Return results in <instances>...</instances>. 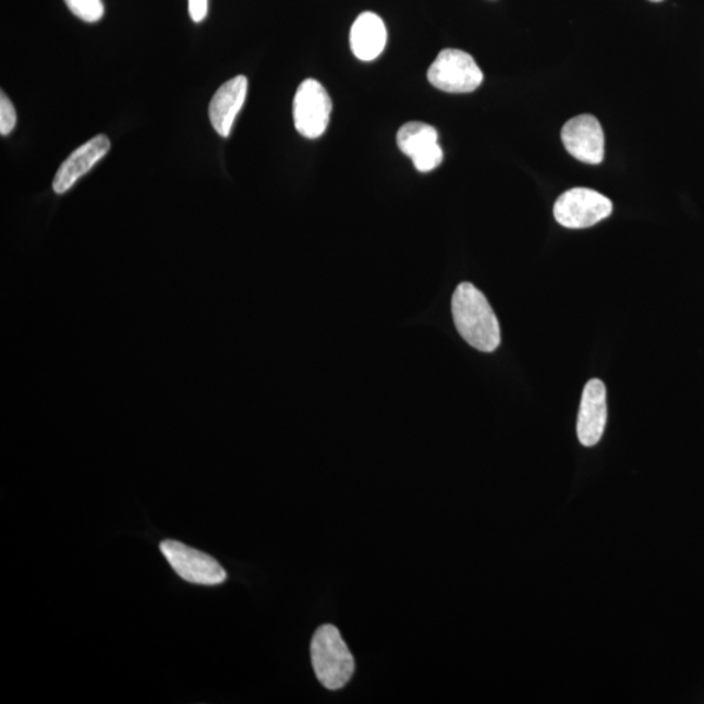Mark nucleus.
<instances>
[{
  "label": "nucleus",
  "instance_id": "1",
  "mask_svg": "<svg viewBox=\"0 0 704 704\" xmlns=\"http://www.w3.org/2000/svg\"><path fill=\"white\" fill-rule=\"evenodd\" d=\"M451 312L456 328L470 347L493 352L501 342L500 325L487 298L474 284L463 282L454 291Z\"/></svg>",
  "mask_w": 704,
  "mask_h": 704
},
{
  "label": "nucleus",
  "instance_id": "2",
  "mask_svg": "<svg viewBox=\"0 0 704 704\" xmlns=\"http://www.w3.org/2000/svg\"><path fill=\"white\" fill-rule=\"evenodd\" d=\"M311 657L317 680L327 689H342L354 675V657L333 626L317 629L312 638Z\"/></svg>",
  "mask_w": 704,
  "mask_h": 704
},
{
  "label": "nucleus",
  "instance_id": "3",
  "mask_svg": "<svg viewBox=\"0 0 704 704\" xmlns=\"http://www.w3.org/2000/svg\"><path fill=\"white\" fill-rule=\"evenodd\" d=\"M427 77L435 88L453 95L476 90L484 78L474 58L457 49L442 50L430 64Z\"/></svg>",
  "mask_w": 704,
  "mask_h": 704
},
{
  "label": "nucleus",
  "instance_id": "4",
  "mask_svg": "<svg viewBox=\"0 0 704 704\" xmlns=\"http://www.w3.org/2000/svg\"><path fill=\"white\" fill-rule=\"evenodd\" d=\"M331 109L330 96L321 83L315 78H307L299 85L292 106L295 129L305 138L315 141L327 131Z\"/></svg>",
  "mask_w": 704,
  "mask_h": 704
},
{
  "label": "nucleus",
  "instance_id": "5",
  "mask_svg": "<svg viewBox=\"0 0 704 704\" xmlns=\"http://www.w3.org/2000/svg\"><path fill=\"white\" fill-rule=\"evenodd\" d=\"M612 210V202L599 192L573 189L557 198L554 215L563 228L587 229L608 218Z\"/></svg>",
  "mask_w": 704,
  "mask_h": 704
},
{
  "label": "nucleus",
  "instance_id": "6",
  "mask_svg": "<svg viewBox=\"0 0 704 704\" xmlns=\"http://www.w3.org/2000/svg\"><path fill=\"white\" fill-rule=\"evenodd\" d=\"M159 548L170 567L184 581L204 584V586H216V584L228 580V574L221 565L202 550L191 548L177 541H165Z\"/></svg>",
  "mask_w": 704,
  "mask_h": 704
},
{
  "label": "nucleus",
  "instance_id": "7",
  "mask_svg": "<svg viewBox=\"0 0 704 704\" xmlns=\"http://www.w3.org/2000/svg\"><path fill=\"white\" fill-rule=\"evenodd\" d=\"M561 138L569 155L578 161L588 165L603 162L606 155V137L595 117L584 114L570 119L562 128Z\"/></svg>",
  "mask_w": 704,
  "mask_h": 704
},
{
  "label": "nucleus",
  "instance_id": "8",
  "mask_svg": "<svg viewBox=\"0 0 704 704\" xmlns=\"http://www.w3.org/2000/svg\"><path fill=\"white\" fill-rule=\"evenodd\" d=\"M607 389L603 381L590 380L583 389L576 434L583 447H595L606 429Z\"/></svg>",
  "mask_w": 704,
  "mask_h": 704
},
{
  "label": "nucleus",
  "instance_id": "9",
  "mask_svg": "<svg viewBox=\"0 0 704 704\" xmlns=\"http://www.w3.org/2000/svg\"><path fill=\"white\" fill-rule=\"evenodd\" d=\"M110 148L109 137L98 135L72 151V155L58 169L54 181H52V190L56 194L63 195L69 192L80 178H83L108 155Z\"/></svg>",
  "mask_w": 704,
  "mask_h": 704
},
{
  "label": "nucleus",
  "instance_id": "10",
  "mask_svg": "<svg viewBox=\"0 0 704 704\" xmlns=\"http://www.w3.org/2000/svg\"><path fill=\"white\" fill-rule=\"evenodd\" d=\"M248 80L245 76H235L221 85L213 96L209 105V119L213 129L219 136L229 137L232 125L241 112L247 97Z\"/></svg>",
  "mask_w": 704,
  "mask_h": 704
},
{
  "label": "nucleus",
  "instance_id": "11",
  "mask_svg": "<svg viewBox=\"0 0 704 704\" xmlns=\"http://www.w3.org/2000/svg\"><path fill=\"white\" fill-rule=\"evenodd\" d=\"M388 41L387 26L374 12H363L350 31L351 50L363 62L375 61L383 54Z\"/></svg>",
  "mask_w": 704,
  "mask_h": 704
},
{
  "label": "nucleus",
  "instance_id": "12",
  "mask_svg": "<svg viewBox=\"0 0 704 704\" xmlns=\"http://www.w3.org/2000/svg\"><path fill=\"white\" fill-rule=\"evenodd\" d=\"M397 144L403 155L413 159L437 145L438 134L436 129L427 123L410 122L398 131Z\"/></svg>",
  "mask_w": 704,
  "mask_h": 704
},
{
  "label": "nucleus",
  "instance_id": "13",
  "mask_svg": "<svg viewBox=\"0 0 704 704\" xmlns=\"http://www.w3.org/2000/svg\"><path fill=\"white\" fill-rule=\"evenodd\" d=\"M70 11L85 23H97L104 16L102 0H64Z\"/></svg>",
  "mask_w": 704,
  "mask_h": 704
},
{
  "label": "nucleus",
  "instance_id": "14",
  "mask_svg": "<svg viewBox=\"0 0 704 704\" xmlns=\"http://www.w3.org/2000/svg\"><path fill=\"white\" fill-rule=\"evenodd\" d=\"M444 159V151L440 145L432 146L430 149L421 153L413 158L415 169L421 172H429L438 168Z\"/></svg>",
  "mask_w": 704,
  "mask_h": 704
},
{
  "label": "nucleus",
  "instance_id": "15",
  "mask_svg": "<svg viewBox=\"0 0 704 704\" xmlns=\"http://www.w3.org/2000/svg\"><path fill=\"white\" fill-rule=\"evenodd\" d=\"M16 122V110L13 108L11 99L2 92V95H0V134L2 136L10 135L15 129Z\"/></svg>",
  "mask_w": 704,
  "mask_h": 704
},
{
  "label": "nucleus",
  "instance_id": "16",
  "mask_svg": "<svg viewBox=\"0 0 704 704\" xmlns=\"http://www.w3.org/2000/svg\"><path fill=\"white\" fill-rule=\"evenodd\" d=\"M189 11L195 23H202L208 15V0H189Z\"/></svg>",
  "mask_w": 704,
  "mask_h": 704
},
{
  "label": "nucleus",
  "instance_id": "17",
  "mask_svg": "<svg viewBox=\"0 0 704 704\" xmlns=\"http://www.w3.org/2000/svg\"><path fill=\"white\" fill-rule=\"evenodd\" d=\"M650 2L660 3V2H663V0H650Z\"/></svg>",
  "mask_w": 704,
  "mask_h": 704
}]
</instances>
